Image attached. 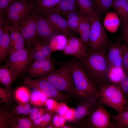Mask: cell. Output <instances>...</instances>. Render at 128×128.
Returning <instances> with one entry per match:
<instances>
[{
	"instance_id": "1",
	"label": "cell",
	"mask_w": 128,
	"mask_h": 128,
	"mask_svg": "<svg viewBox=\"0 0 128 128\" xmlns=\"http://www.w3.org/2000/svg\"><path fill=\"white\" fill-rule=\"evenodd\" d=\"M108 48L92 49L78 62L94 82L100 85L108 84L107 76L110 68L105 57Z\"/></svg>"
},
{
	"instance_id": "2",
	"label": "cell",
	"mask_w": 128,
	"mask_h": 128,
	"mask_svg": "<svg viewBox=\"0 0 128 128\" xmlns=\"http://www.w3.org/2000/svg\"><path fill=\"white\" fill-rule=\"evenodd\" d=\"M77 96L81 99L93 95L98 97V91L94 83L74 58L68 62Z\"/></svg>"
},
{
	"instance_id": "3",
	"label": "cell",
	"mask_w": 128,
	"mask_h": 128,
	"mask_svg": "<svg viewBox=\"0 0 128 128\" xmlns=\"http://www.w3.org/2000/svg\"><path fill=\"white\" fill-rule=\"evenodd\" d=\"M58 90L69 96H77L72 73L68 62L44 76Z\"/></svg>"
},
{
	"instance_id": "4",
	"label": "cell",
	"mask_w": 128,
	"mask_h": 128,
	"mask_svg": "<svg viewBox=\"0 0 128 128\" xmlns=\"http://www.w3.org/2000/svg\"><path fill=\"white\" fill-rule=\"evenodd\" d=\"M98 97L103 104L118 112L123 110L127 101L118 86L109 84L100 85Z\"/></svg>"
},
{
	"instance_id": "5",
	"label": "cell",
	"mask_w": 128,
	"mask_h": 128,
	"mask_svg": "<svg viewBox=\"0 0 128 128\" xmlns=\"http://www.w3.org/2000/svg\"><path fill=\"white\" fill-rule=\"evenodd\" d=\"M34 7L33 1L16 0L6 10V19L17 28L19 24L31 13Z\"/></svg>"
},
{
	"instance_id": "6",
	"label": "cell",
	"mask_w": 128,
	"mask_h": 128,
	"mask_svg": "<svg viewBox=\"0 0 128 128\" xmlns=\"http://www.w3.org/2000/svg\"><path fill=\"white\" fill-rule=\"evenodd\" d=\"M23 80L27 87L41 91L49 98L60 102H65L69 101V95L57 90L44 76L36 79L26 77Z\"/></svg>"
},
{
	"instance_id": "7",
	"label": "cell",
	"mask_w": 128,
	"mask_h": 128,
	"mask_svg": "<svg viewBox=\"0 0 128 128\" xmlns=\"http://www.w3.org/2000/svg\"><path fill=\"white\" fill-rule=\"evenodd\" d=\"M85 118L83 123L84 127L93 128H117L116 123L112 122L110 113L101 102L97 108Z\"/></svg>"
},
{
	"instance_id": "8",
	"label": "cell",
	"mask_w": 128,
	"mask_h": 128,
	"mask_svg": "<svg viewBox=\"0 0 128 128\" xmlns=\"http://www.w3.org/2000/svg\"><path fill=\"white\" fill-rule=\"evenodd\" d=\"M96 14L91 17L90 44L92 49L99 50L108 48L110 42L105 31Z\"/></svg>"
},
{
	"instance_id": "9",
	"label": "cell",
	"mask_w": 128,
	"mask_h": 128,
	"mask_svg": "<svg viewBox=\"0 0 128 128\" xmlns=\"http://www.w3.org/2000/svg\"><path fill=\"white\" fill-rule=\"evenodd\" d=\"M32 59L31 50L24 48L10 55L6 65L13 71L17 78L26 68Z\"/></svg>"
},
{
	"instance_id": "10",
	"label": "cell",
	"mask_w": 128,
	"mask_h": 128,
	"mask_svg": "<svg viewBox=\"0 0 128 128\" xmlns=\"http://www.w3.org/2000/svg\"><path fill=\"white\" fill-rule=\"evenodd\" d=\"M38 15L35 11L31 13L18 25L17 27L29 47L33 45L36 37Z\"/></svg>"
},
{
	"instance_id": "11",
	"label": "cell",
	"mask_w": 128,
	"mask_h": 128,
	"mask_svg": "<svg viewBox=\"0 0 128 128\" xmlns=\"http://www.w3.org/2000/svg\"><path fill=\"white\" fill-rule=\"evenodd\" d=\"M112 5L119 18L121 33L117 40L121 42L125 40L128 32V0H114Z\"/></svg>"
},
{
	"instance_id": "12",
	"label": "cell",
	"mask_w": 128,
	"mask_h": 128,
	"mask_svg": "<svg viewBox=\"0 0 128 128\" xmlns=\"http://www.w3.org/2000/svg\"><path fill=\"white\" fill-rule=\"evenodd\" d=\"M101 102L97 96L91 95L81 100L75 109L74 121H81L90 115L99 105Z\"/></svg>"
},
{
	"instance_id": "13",
	"label": "cell",
	"mask_w": 128,
	"mask_h": 128,
	"mask_svg": "<svg viewBox=\"0 0 128 128\" xmlns=\"http://www.w3.org/2000/svg\"><path fill=\"white\" fill-rule=\"evenodd\" d=\"M125 45L117 41L110 42L105 55L107 61L110 68L122 67Z\"/></svg>"
},
{
	"instance_id": "14",
	"label": "cell",
	"mask_w": 128,
	"mask_h": 128,
	"mask_svg": "<svg viewBox=\"0 0 128 128\" xmlns=\"http://www.w3.org/2000/svg\"><path fill=\"white\" fill-rule=\"evenodd\" d=\"M42 14L58 33L65 36L72 34V31L69 28L67 21L61 16L60 13L52 10Z\"/></svg>"
},
{
	"instance_id": "15",
	"label": "cell",
	"mask_w": 128,
	"mask_h": 128,
	"mask_svg": "<svg viewBox=\"0 0 128 128\" xmlns=\"http://www.w3.org/2000/svg\"><path fill=\"white\" fill-rule=\"evenodd\" d=\"M86 46L80 38L70 37L68 39L67 43L63 50L66 55H71L77 59L83 58L87 55Z\"/></svg>"
},
{
	"instance_id": "16",
	"label": "cell",
	"mask_w": 128,
	"mask_h": 128,
	"mask_svg": "<svg viewBox=\"0 0 128 128\" xmlns=\"http://www.w3.org/2000/svg\"><path fill=\"white\" fill-rule=\"evenodd\" d=\"M54 68L50 57L35 61L27 68V71L30 76L36 77L47 74L53 71Z\"/></svg>"
},
{
	"instance_id": "17",
	"label": "cell",
	"mask_w": 128,
	"mask_h": 128,
	"mask_svg": "<svg viewBox=\"0 0 128 128\" xmlns=\"http://www.w3.org/2000/svg\"><path fill=\"white\" fill-rule=\"evenodd\" d=\"M57 33L44 16L38 15L36 37L41 40L50 42L54 37L57 35Z\"/></svg>"
},
{
	"instance_id": "18",
	"label": "cell",
	"mask_w": 128,
	"mask_h": 128,
	"mask_svg": "<svg viewBox=\"0 0 128 128\" xmlns=\"http://www.w3.org/2000/svg\"><path fill=\"white\" fill-rule=\"evenodd\" d=\"M50 42L36 38L33 48L31 50L32 59L35 61L41 60L50 58L52 52Z\"/></svg>"
},
{
	"instance_id": "19",
	"label": "cell",
	"mask_w": 128,
	"mask_h": 128,
	"mask_svg": "<svg viewBox=\"0 0 128 128\" xmlns=\"http://www.w3.org/2000/svg\"><path fill=\"white\" fill-rule=\"evenodd\" d=\"M10 44L8 54L10 55L13 52L25 48V40L21 33L16 27L13 25L9 27Z\"/></svg>"
},
{
	"instance_id": "20",
	"label": "cell",
	"mask_w": 128,
	"mask_h": 128,
	"mask_svg": "<svg viewBox=\"0 0 128 128\" xmlns=\"http://www.w3.org/2000/svg\"><path fill=\"white\" fill-rule=\"evenodd\" d=\"M13 71L6 64L0 68V82L7 89L10 90L13 82L16 78Z\"/></svg>"
},
{
	"instance_id": "21",
	"label": "cell",
	"mask_w": 128,
	"mask_h": 128,
	"mask_svg": "<svg viewBox=\"0 0 128 128\" xmlns=\"http://www.w3.org/2000/svg\"><path fill=\"white\" fill-rule=\"evenodd\" d=\"M61 0H34V6L37 12L43 13L53 10Z\"/></svg>"
},
{
	"instance_id": "22",
	"label": "cell",
	"mask_w": 128,
	"mask_h": 128,
	"mask_svg": "<svg viewBox=\"0 0 128 128\" xmlns=\"http://www.w3.org/2000/svg\"><path fill=\"white\" fill-rule=\"evenodd\" d=\"M78 12L82 15L92 16L98 14L92 0H76Z\"/></svg>"
},
{
	"instance_id": "23",
	"label": "cell",
	"mask_w": 128,
	"mask_h": 128,
	"mask_svg": "<svg viewBox=\"0 0 128 128\" xmlns=\"http://www.w3.org/2000/svg\"><path fill=\"white\" fill-rule=\"evenodd\" d=\"M10 26L8 25L4 32L0 35V60L3 61L5 59L10 44V39L9 33Z\"/></svg>"
},
{
	"instance_id": "24",
	"label": "cell",
	"mask_w": 128,
	"mask_h": 128,
	"mask_svg": "<svg viewBox=\"0 0 128 128\" xmlns=\"http://www.w3.org/2000/svg\"><path fill=\"white\" fill-rule=\"evenodd\" d=\"M126 74L122 67L111 68L107 76L108 84L118 86L122 78Z\"/></svg>"
},
{
	"instance_id": "25",
	"label": "cell",
	"mask_w": 128,
	"mask_h": 128,
	"mask_svg": "<svg viewBox=\"0 0 128 128\" xmlns=\"http://www.w3.org/2000/svg\"><path fill=\"white\" fill-rule=\"evenodd\" d=\"M34 89L30 94L29 101L31 104L36 106H45L46 101L49 97L41 91Z\"/></svg>"
},
{
	"instance_id": "26",
	"label": "cell",
	"mask_w": 128,
	"mask_h": 128,
	"mask_svg": "<svg viewBox=\"0 0 128 128\" xmlns=\"http://www.w3.org/2000/svg\"><path fill=\"white\" fill-rule=\"evenodd\" d=\"M82 15L78 11H72L69 13L66 16L67 18V24L70 29L72 31L77 32L80 23Z\"/></svg>"
},
{
	"instance_id": "27",
	"label": "cell",
	"mask_w": 128,
	"mask_h": 128,
	"mask_svg": "<svg viewBox=\"0 0 128 128\" xmlns=\"http://www.w3.org/2000/svg\"><path fill=\"white\" fill-rule=\"evenodd\" d=\"M29 118L22 117H13L9 127L12 128H31L34 127L33 122Z\"/></svg>"
},
{
	"instance_id": "28",
	"label": "cell",
	"mask_w": 128,
	"mask_h": 128,
	"mask_svg": "<svg viewBox=\"0 0 128 128\" xmlns=\"http://www.w3.org/2000/svg\"><path fill=\"white\" fill-rule=\"evenodd\" d=\"M63 35H57L50 41L49 45L52 51L63 50L67 44L68 39Z\"/></svg>"
},
{
	"instance_id": "29",
	"label": "cell",
	"mask_w": 128,
	"mask_h": 128,
	"mask_svg": "<svg viewBox=\"0 0 128 128\" xmlns=\"http://www.w3.org/2000/svg\"><path fill=\"white\" fill-rule=\"evenodd\" d=\"M96 11L98 14L106 13L113 5L114 0H92Z\"/></svg>"
},
{
	"instance_id": "30",
	"label": "cell",
	"mask_w": 128,
	"mask_h": 128,
	"mask_svg": "<svg viewBox=\"0 0 128 128\" xmlns=\"http://www.w3.org/2000/svg\"><path fill=\"white\" fill-rule=\"evenodd\" d=\"M30 94L28 88L23 86L17 89L14 96L16 100L19 103H27L29 101Z\"/></svg>"
},
{
	"instance_id": "31",
	"label": "cell",
	"mask_w": 128,
	"mask_h": 128,
	"mask_svg": "<svg viewBox=\"0 0 128 128\" xmlns=\"http://www.w3.org/2000/svg\"><path fill=\"white\" fill-rule=\"evenodd\" d=\"M112 118L116 123L118 128H128V111L123 110L118 112Z\"/></svg>"
},
{
	"instance_id": "32",
	"label": "cell",
	"mask_w": 128,
	"mask_h": 128,
	"mask_svg": "<svg viewBox=\"0 0 128 128\" xmlns=\"http://www.w3.org/2000/svg\"><path fill=\"white\" fill-rule=\"evenodd\" d=\"M31 109L30 105L28 103H19L15 106L13 110V112L11 113L12 116L13 117V116L14 115H26L30 114Z\"/></svg>"
},
{
	"instance_id": "33",
	"label": "cell",
	"mask_w": 128,
	"mask_h": 128,
	"mask_svg": "<svg viewBox=\"0 0 128 128\" xmlns=\"http://www.w3.org/2000/svg\"><path fill=\"white\" fill-rule=\"evenodd\" d=\"M91 17L82 15L77 31L79 35L84 32L91 30Z\"/></svg>"
},
{
	"instance_id": "34",
	"label": "cell",
	"mask_w": 128,
	"mask_h": 128,
	"mask_svg": "<svg viewBox=\"0 0 128 128\" xmlns=\"http://www.w3.org/2000/svg\"><path fill=\"white\" fill-rule=\"evenodd\" d=\"M52 118L51 115L49 113L44 114L40 117L33 121L34 127H45L50 122Z\"/></svg>"
},
{
	"instance_id": "35",
	"label": "cell",
	"mask_w": 128,
	"mask_h": 128,
	"mask_svg": "<svg viewBox=\"0 0 128 128\" xmlns=\"http://www.w3.org/2000/svg\"><path fill=\"white\" fill-rule=\"evenodd\" d=\"M0 128H7L9 127L12 117L9 112L3 111L0 112Z\"/></svg>"
},
{
	"instance_id": "36",
	"label": "cell",
	"mask_w": 128,
	"mask_h": 128,
	"mask_svg": "<svg viewBox=\"0 0 128 128\" xmlns=\"http://www.w3.org/2000/svg\"><path fill=\"white\" fill-rule=\"evenodd\" d=\"M125 98H128V74H126L122 78L118 84Z\"/></svg>"
},
{
	"instance_id": "37",
	"label": "cell",
	"mask_w": 128,
	"mask_h": 128,
	"mask_svg": "<svg viewBox=\"0 0 128 128\" xmlns=\"http://www.w3.org/2000/svg\"><path fill=\"white\" fill-rule=\"evenodd\" d=\"M44 113L45 111L42 109L34 107L32 108L29 118L33 121L42 116L44 114Z\"/></svg>"
},
{
	"instance_id": "38",
	"label": "cell",
	"mask_w": 128,
	"mask_h": 128,
	"mask_svg": "<svg viewBox=\"0 0 128 128\" xmlns=\"http://www.w3.org/2000/svg\"><path fill=\"white\" fill-rule=\"evenodd\" d=\"M66 121L63 117L57 114L53 117L52 123L53 126L55 128H62L65 125Z\"/></svg>"
},
{
	"instance_id": "39",
	"label": "cell",
	"mask_w": 128,
	"mask_h": 128,
	"mask_svg": "<svg viewBox=\"0 0 128 128\" xmlns=\"http://www.w3.org/2000/svg\"><path fill=\"white\" fill-rule=\"evenodd\" d=\"M11 97V91L5 88L0 87V102L8 103L10 101Z\"/></svg>"
},
{
	"instance_id": "40",
	"label": "cell",
	"mask_w": 128,
	"mask_h": 128,
	"mask_svg": "<svg viewBox=\"0 0 128 128\" xmlns=\"http://www.w3.org/2000/svg\"><path fill=\"white\" fill-rule=\"evenodd\" d=\"M125 48L123 55L122 67L126 74H128V44H125Z\"/></svg>"
},
{
	"instance_id": "41",
	"label": "cell",
	"mask_w": 128,
	"mask_h": 128,
	"mask_svg": "<svg viewBox=\"0 0 128 128\" xmlns=\"http://www.w3.org/2000/svg\"><path fill=\"white\" fill-rule=\"evenodd\" d=\"M15 1V0H0V17H2L5 11Z\"/></svg>"
},
{
	"instance_id": "42",
	"label": "cell",
	"mask_w": 128,
	"mask_h": 128,
	"mask_svg": "<svg viewBox=\"0 0 128 128\" xmlns=\"http://www.w3.org/2000/svg\"><path fill=\"white\" fill-rule=\"evenodd\" d=\"M59 103L58 101L54 99L48 98L46 101L45 106L48 110L55 111Z\"/></svg>"
},
{
	"instance_id": "43",
	"label": "cell",
	"mask_w": 128,
	"mask_h": 128,
	"mask_svg": "<svg viewBox=\"0 0 128 128\" xmlns=\"http://www.w3.org/2000/svg\"><path fill=\"white\" fill-rule=\"evenodd\" d=\"M55 109V111L57 114L63 116L69 107L64 102H60Z\"/></svg>"
},
{
	"instance_id": "44",
	"label": "cell",
	"mask_w": 128,
	"mask_h": 128,
	"mask_svg": "<svg viewBox=\"0 0 128 128\" xmlns=\"http://www.w3.org/2000/svg\"><path fill=\"white\" fill-rule=\"evenodd\" d=\"M75 109L69 108L65 114L62 116L66 121H74Z\"/></svg>"
},
{
	"instance_id": "45",
	"label": "cell",
	"mask_w": 128,
	"mask_h": 128,
	"mask_svg": "<svg viewBox=\"0 0 128 128\" xmlns=\"http://www.w3.org/2000/svg\"><path fill=\"white\" fill-rule=\"evenodd\" d=\"M68 10L66 17L70 12L74 11H78L76 0H68Z\"/></svg>"
},
{
	"instance_id": "46",
	"label": "cell",
	"mask_w": 128,
	"mask_h": 128,
	"mask_svg": "<svg viewBox=\"0 0 128 128\" xmlns=\"http://www.w3.org/2000/svg\"><path fill=\"white\" fill-rule=\"evenodd\" d=\"M9 22L6 19L0 17V35L2 34L9 25Z\"/></svg>"
},
{
	"instance_id": "47",
	"label": "cell",
	"mask_w": 128,
	"mask_h": 128,
	"mask_svg": "<svg viewBox=\"0 0 128 128\" xmlns=\"http://www.w3.org/2000/svg\"><path fill=\"white\" fill-rule=\"evenodd\" d=\"M123 110L128 111V100H127L126 103L124 108Z\"/></svg>"
},
{
	"instance_id": "48",
	"label": "cell",
	"mask_w": 128,
	"mask_h": 128,
	"mask_svg": "<svg viewBox=\"0 0 128 128\" xmlns=\"http://www.w3.org/2000/svg\"><path fill=\"white\" fill-rule=\"evenodd\" d=\"M125 40L126 43L128 44V34L127 35V36H126V37L125 38Z\"/></svg>"
},
{
	"instance_id": "49",
	"label": "cell",
	"mask_w": 128,
	"mask_h": 128,
	"mask_svg": "<svg viewBox=\"0 0 128 128\" xmlns=\"http://www.w3.org/2000/svg\"></svg>"
}]
</instances>
